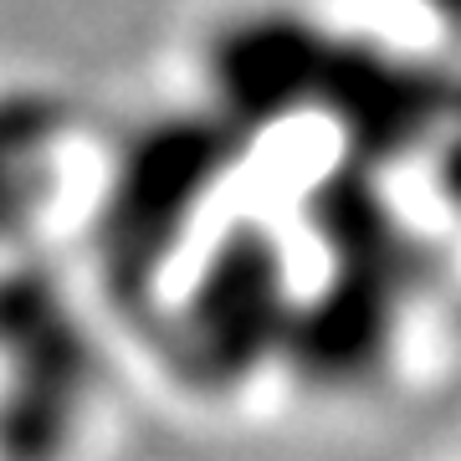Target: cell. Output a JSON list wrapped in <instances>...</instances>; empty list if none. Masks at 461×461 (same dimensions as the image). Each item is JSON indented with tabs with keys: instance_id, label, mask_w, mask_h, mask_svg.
Returning a JSON list of instances; mask_svg holds the SVG:
<instances>
[]
</instances>
